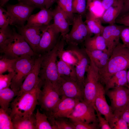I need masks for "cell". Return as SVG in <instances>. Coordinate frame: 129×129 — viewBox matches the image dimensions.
Instances as JSON below:
<instances>
[{
  "instance_id": "e0dca14e",
  "label": "cell",
  "mask_w": 129,
  "mask_h": 129,
  "mask_svg": "<svg viewBox=\"0 0 129 129\" xmlns=\"http://www.w3.org/2000/svg\"><path fill=\"white\" fill-rule=\"evenodd\" d=\"M125 26L115 24L104 26L101 35L105 39L108 53L110 55L114 49L120 43L121 33Z\"/></svg>"
},
{
  "instance_id": "9f6ffc18",
  "label": "cell",
  "mask_w": 129,
  "mask_h": 129,
  "mask_svg": "<svg viewBox=\"0 0 129 129\" xmlns=\"http://www.w3.org/2000/svg\"><path fill=\"white\" fill-rule=\"evenodd\" d=\"M128 13H129V12Z\"/></svg>"
},
{
  "instance_id": "d4e9b609",
  "label": "cell",
  "mask_w": 129,
  "mask_h": 129,
  "mask_svg": "<svg viewBox=\"0 0 129 129\" xmlns=\"http://www.w3.org/2000/svg\"><path fill=\"white\" fill-rule=\"evenodd\" d=\"M11 119L14 129H36V119L33 113L27 116L16 115Z\"/></svg>"
},
{
  "instance_id": "681fc988",
  "label": "cell",
  "mask_w": 129,
  "mask_h": 129,
  "mask_svg": "<svg viewBox=\"0 0 129 129\" xmlns=\"http://www.w3.org/2000/svg\"><path fill=\"white\" fill-rule=\"evenodd\" d=\"M57 0H45V8L49 9Z\"/></svg>"
},
{
  "instance_id": "7c38bea8",
  "label": "cell",
  "mask_w": 129,
  "mask_h": 129,
  "mask_svg": "<svg viewBox=\"0 0 129 129\" xmlns=\"http://www.w3.org/2000/svg\"><path fill=\"white\" fill-rule=\"evenodd\" d=\"M47 26L25 25L16 27L18 32L22 36L36 53L43 33Z\"/></svg>"
},
{
  "instance_id": "2e32d148",
  "label": "cell",
  "mask_w": 129,
  "mask_h": 129,
  "mask_svg": "<svg viewBox=\"0 0 129 129\" xmlns=\"http://www.w3.org/2000/svg\"><path fill=\"white\" fill-rule=\"evenodd\" d=\"M105 92L110 100V106L113 112H122L129 103L128 89L127 87H117Z\"/></svg>"
},
{
  "instance_id": "8992f818",
  "label": "cell",
  "mask_w": 129,
  "mask_h": 129,
  "mask_svg": "<svg viewBox=\"0 0 129 129\" xmlns=\"http://www.w3.org/2000/svg\"><path fill=\"white\" fill-rule=\"evenodd\" d=\"M35 56L26 55L17 58L14 66L15 74L10 85L15 91L18 93L24 80L32 69L36 58Z\"/></svg>"
},
{
  "instance_id": "9c48e42d",
  "label": "cell",
  "mask_w": 129,
  "mask_h": 129,
  "mask_svg": "<svg viewBox=\"0 0 129 129\" xmlns=\"http://www.w3.org/2000/svg\"><path fill=\"white\" fill-rule=\"evenodd\" d=\"M6 7L11 18L10 25L15 27L24 25L33 11L37 8L22 2L15 5H8Z\"/></svg>"
},
{
  "instance_id": "6da1fadb",
  "label": "cell",
  "mask_w": 129,
  "mask_h": 129,
  "mask_svg": "<svg viewBox=\"0 0 129 129\" xmlns=\"http://www.w3.org/2000/svg\"><path fill=\"white\" fill-rule=\"evenodd\" d=\"M129 68V48L119 43L114 49L108 63L99 70L100 81L104 86L115 74Z\"/></svg>"
},
{
  "instance_id": "4fadbf2b",
  "label": "cell",
  "mask_w": 129,
  "mask_h": 129,
  "mask_svg": "<svg viewBox=\"0 0 129 129\" xmlns=\"http://www.w3.org/2000/svg\"><path fill=\"white\" fill-rule=\"evenodd\" d=\"M95 111L94 105L84 101H79L68 118L87 124L98 123Z\"/></svg>"
},
{
  "instance_id": "9a60e30c",
  "label": "cell",
  "mask_w": 129,
  "mask_h": 129,
  "mask_svg": "<svg viewBox=\"0 0 129 129\" xmlns=\"http://www.w3.org/2000/svg\"><path fill=\"white\" fill-rule=\"evenodd\" d=\"M60 97L83 101V89L76 81L66 77H61L58 86Z\"/></svg>"
},
{
  "instance_id": "1f68e13d",
  "label": "cell",
  "mask_w": 129,
  "mask_h": 129,
  "mask_svg": "<svg viewBox=\"0 0 129 129\" xmlns=\"http://www.w3.org/2000/svg\"><path fill=\"white\" fill-rule=\"evenodd\" d=\"M48 120L54 129H75V127L67 118H53L48 117Z\"/></svg>"
},
{
  "instance_id": "d6a6232c",
  "label": "cell",
  "mask_w": 129,
  "mask_h": 129,
  "mask_svg": "<svg viewBox=\"0 0 129 129\" xmlns=\"http://www.w3.org/2000/svg\"><path fill=\"white\" fill-rule=\"evenodd\" d=\"M35 117L36 129H54L48 120L47 116L45 113H41L38 108L37 109Z\"/></svg>"
},
{
  "instance_id": "60d3db41",
  "label": "cell",
  "mask_w": 129,
  "mask_h": 129,
  "mask_svg": "<svg viewBox=\"0 0 129 129\" xmlns=\"http://www.w3.org/2000/svg\"><path fill=\"white\" fill-rule=\"evenodd\" d=\"M11 19L7 10L0 6V28L10 25Z\"/></svg>"
},
{
  "instance_id": "3957f363",
  "label": "cell",
  "mask_w": 129,
  "mask_h": 129,
  "mask_svg": "<svg viewBox=\"0 0 129 129\" xmlns=\"http://www.w3.org/2000/svg\"><path fill=\"white\" fill-rule=\"evenodd\" d=\"M13 29L12 37L0 45V53L4 54L3 57L12 59L26 55H37L22 36Z\"/></svg>"
},
{
  "instance_id": "7dc6e473",
  "label": "cell",
  "mask_w": 129,
  "mask_h": 129,
  "mask_svg": "<svg viewBox=\"0 0 129 129\" xmlns=\"http://www.w3.org/2000/svg\"><path fill=\"white\" fill-rule=\"evenodd\" d=\"M121 113L122 117L127 123L129 129V103Z\"/></svg>"
},
{
  "instance_id": "5bb4252c",
  "label": "cell",
  "mask_w": 129,
  "mask_h": 129,
  "mask_svg": "<svg viewBox=\"0 0 129 129\" xmlns=\"http://www.w3.org/2000/svg\"><path fill=\"white\" fill-rule=\"evenodd\" d=\"M44 54L37 55L32 69L24 80L17 95L31 91L43 81L39 76L41 65Z\"/></svg>"
},
{
  "instance_id": "ee69618b",
  "label": "cell",
  "mask_w": 129,
  "mask_h": 129,
  "mask_svg": "<svg viewBox=\"0 0 129 129\" xmlns=\"http://www.w3.org/2000/svg\"><path fill=\"white\" fill-rule=\"evenodd\" d=\"M120 38L124 45H126L129 43V27L125 26L123 28L121 33Z\"/></svg>"
},
{
  "instance_id": "277c9868",
  "label": "cell",
  "mask_w": 129,
  "mask_h": 129,
  "mask_svg": "<svg viewBox=\"0 0 129 129\" xmlns=\"http://www.w3.org/2000/svg\"><path fill=\"white\" fill-rule=\"evenodd\" d=\"M61 38V37L51 50L45 54L41 63L39 74V77L43 81H49L58 87L60 77L57 70V58Z\"/></svg>"
},
{
  "instance_id": "11a10c76",
  "label": "cell",
  "mask_w": 129,
  "mask_h": 129,
  "mask_svg": "<svg viewBox=\"0 0 129 129\" xmlns=\"http://www.w3.org/2000/svg\"><path fill=\"white\" fill-rule=\"evenodd\" d=\"M128 94H129V88H128Z\"/></svg>"
},
{
  "instance_id": "f5cc1de1",
  "label": "cell",
  "mask_w": 129,
  "mask_h": 129,
  "mask_svg": "<svg viewBox=\"0 0 129 129\" xmlns=\"http://www.w3.org/2000/svg\"><path fill=\"white\" fill-rule=\"evenodd\" d=\"M88 0V1H95V0H99V1H102V0Z\"/></svg>"
},
{
  "instance_id": "b9f144b4",
  "label": "cell",
  "mask_w": 129,
  "mask_h": 129,
  "mask_svg": "<svg viewBox=\"0 0 129 129\" xmlns=\"http://www.w3.org/2000/svg\"><path fill=\"white\" fill-rule=\"evenodd\" d=\"M95 108V107H94ZM97 117L98 125L99 129H112L108 121L105 118H103L101 114L95 108Z\"/></svg>"
},
{
  "instance_id": "ba28073f",
  "label": "cell",
  "mask_w": 129,
  "mask_h": 129,
  "mask_svg": "<svg viewBox=\"0 0 129 129\" xmlns=\"http://www.w3.org/2000/svg\"><path fill=\"white\" fill-rule=\"evenodd\" d=\"M90 60V63L86 72L85 79L83 101L94 106V101L97 86L100 82L99 69L92 61Z\"/></svg>"
},
{
  "instance_id": "83f0119b",
  "label": "cell",
  "mask_w": 129,
  "mask_h": 129,
  "mask_svg": "<svg viewBox=\"0 0 129 129\" xmlns=\"http://www.w3.org/2000/svg\"><path fill=\"white\" fill-rule=\"evenodd\" d=\"M65 41L61 37V43L58 51V57L64 62L74 67L78 61L77 59L74 54L68 48L64 49Z\"/></svg>"
},
{
  "instance_id": "f546056e",
  "label": "cell",
  "mask_w": 129,
  "mask_h": 129,
  "mask_svg": "<svg viewBox=\"0 0 129 129\" xmlns=\"http://www.w3.org/2000/svg\"><path fill=\"white\" fill-rule=\"evenodd\" d=\"M58 73L60 77H69L76 81L75 67L59 59L57 62Z\"/></svg>"
},
{
  "instance_id": "f907efd6",
  "label": "cell",
  "mask_w": 129,
  "mask_h": 129,
  "mask_svg": "<svg viewBox=\"0 0 129 129\" xmlns=\"http://www.w3.org/2000/svg\"><path fill=\"white\" fill-rule=\"evenodd\" d=\"M10 0H0V6L3 7ZM19 2H21L22 0H17Z\"/></svg>"
},
{
  "instance_id": "db71d44e",
  "label": "cell",
  "mask_w": 129,
  "mask_h": 129,
  "mask_svg": "<svg viewBox=\"0 0 129 129\" xmlns=\"http://www.w3.org/2000/svg\"><path fill=\"white\" fill-rule=\"evenodd\" d=\"M125 46H126L128 47V48H129V43L128 44Z\"/></svg>"
},
{
  "instance_id": "5b68a950",
  "label": "cell",
  "mask_w": 129,
  "mask_h": 129,
  "mask_svg": "<svg viewBox=\"0 0 129 129\" xmlns=\"http://www.w3.org/2000/svg\"><path fill=\"white\" fill-rule=\"evenodd\" d=\"M42 89L38 97V105L41 109L49 115L54 109L60 98L58 87L49 81H43Z\"/></svg>"
},
{
  "instance_id": "816d5d0a",
  "label": "cell",
  "mask_w": 129,
  "mask_h": 129,
  "mask_svg": "<svg viewBox=\"0 0 129 129\" xmlns=\"http://www.w3.org/2000/svg\"><path fill=\"white\" fill-rule=\"evenodd\" d=\"M128 69V70L127 71V78L128 81V88H129V68Z\"/></svg>"
},
{
  "instance_id": "d590c367",
  "label": "cell",
  "mask_w": 129,
  "mask_h": 129,
  "mask_svg": "<svg viewBox=\"0 0 129 129\" xmlns=\"http://www.w3.org/2000/svg\"><path fill=\"white\" fill-rule=\"evenodd\" d=\"M0 129H14L9 114L1 108L0 109Z\"/></svg>"
},
{
  "instance_id": "52a82bcc",
  "label": "cell",
  "mask_w": 129,
  "mask_h": 129,
  "mask_svg": "<svg viewBox=\"0 0 129 129\" xmlns=\"http://www.w3.org/2000/svg\"><path fill=\"white\" fill-rule=\"evenodd\" d=\"M71 30L64 38L69 46H78L92 34L83 21L81 15H74Z\"/></svg>"
},
{
  "instance_id": "e575fe53",
  "label": "cell",
  "mask_w": 129,
  "mask_h": 129,
  "mask_svg": "<svg viewBox=\"0 0 129 129\" xmlns=\"http://www.w3.org/2000/svg\"><path fill=\"white\" fill-rule=\"evenodd\" d=\"M17 58L10 59L2 57L0 60V74L6 71L14 72V66Z\"/></svg>"
},
{
  "instance_id": "7bdbcfd3",
  "label": "cell",
  "mask_w": 129,
  "mask_h": 129,
  "mask_svg": "<svg viewBox=\"0 0 129 129\" xmlns=\"http://www.w3.org/2000/svg\"><path fill=\"white\" fill-rule=\"evenodd\" d=\"M21 2L35 6L40 9L45 7V0H22Z\"/></svg>"
},
{
  "instance_id": "ac0fdd59",
  "label": "cell",
  "mask_w": 129,
  "mask_h": 129,
  "mask_svg": "<svg viewBox=\"0 0 129 129\" xmlns=\"http://www.w3.org/2000/svg\"><path fill=\"white\" fill-rule=\"evenodd\" d=\"M79 101H80L77 99L61 97L53 110L47 115L48 117L53 118H68Z\"/></svg>"
},
{
  "instance_id": "8d00e7d4",
  "label": "cell",
  "mask_w": 129,
  "mask_h": 129,
  "mask_svg": "<svg viewBox=\"0 0 129 129\" xmlns=\"http://www.w3.org/2000/svg\"><path fill=\"white\" fill-rule=\"evenodd\" d=\"M86 0H73L72 7L74 14H77L82 16L86 14Z\"/></svg>"
},
{
  "instance_id": "ffe728a7",
  "label": "cell",
  "mask_w": 129,
  "mask_h": 129,
  "mask_svg": "<svg viewBox=\"0 0 129 129\" xmlns=\"http://www.w3.org/2000/svg\"><path fill=\"white\" fill-rule=\"evenodd\" d=\"M53 24L59 31L61 37L64 38L70 32L69 26L72 24L66 14L58 5L53 10Z\"/></svg>"
},
{
  "instance_id": "f6af8a7d",
  "label": "cell",
  "mask_w": 129,
  "mask_h": 129,
  "mask_svg": "<svg viewBox=\"0 0 129 129\" xmlns=\"http://www.w3.org/2000/svg\"><path fill=\"white\" fill-rule=\"evenodd\" d=\"M115 22L125 26L129 27V13L118 17L116 19Z\"/></svg>"
},
{
  "instance_id": "4316f807",
  "label": "cell",
  "mask_w": 129,
  "mask_h": 129,
  "mask_svg": "<svg viewBox=\"0 0 129 129\" xmlns=\"http://www.w3.org/2000/svg\"><path fill=\"white\" fill-rule=\"evenodd\" d=\"M84 49L89 59L99 70L106 65L110 56L108 52L99 50L89 51Z\"/></svg>"
},
{
  "instance_id": "7402d4cb",
  "label": "cell",
  "mask_w": 129,
  "mask_h": 129,
  "mask_svg": "<svg viewBox=\"0 0 129 129\" xmlns=\"http://www.w3.org/2000/svg\"><path fill=\"white\" fill-rule=\"evenodd\" d=\"M124 0H120L105 11L99 18L102 23L113 24L119 16L123 7Z\"/></svg>"
},
{
  "instance_id": "f35d334b",
  "label": "cell",
  "mask_w": 129,
  "mask_h": 129,
  "mask_svg": "<svg viewBox=\"0 0 129 129\" xmlns=\"http://www.w3.org/2000/svg\"><path fill=\"white\" fill-rule=\"evenodd\" d=\"M15 74L14 71L4 75L0 74V90L9 88L10 86Z\"/></svg>"
},
{
  "instance_id": "836d02e7",
  "label": "cell",
  "mask_w": 129,
  "mask_h": 129,
  "mask_svg": "<svg viewBox=\"0 0 129 129\" xmlns=\"http://www.w3.org/2000/svg\"><path fill=\"white\" fill-rule=\"evenodd\" d=\"M73 0H57L56 2L58 5L66 14L72 23L74 15L73 11Z\"/></svg>"
},
{
  "instance_id": "7a4b0ae2",
  "label": "cell",
  "mask_w": 129,
  "mask_h": 129,
  "mask_svg": "<svg viewBox=\"0 0 129 129\" xmlns=\"http://www.w3.org/2000/svg\"><path fill=\"white\" fill-rule=\"evenodd\" d=\"M43 84V81L31 91L16 97L10 104L9 114L11 118L16 115L27 116L33 114L38 105V94Z\"/></svg>"
},
{
  "instance_id": "4dcf8cb0",
  "label": "cell",
  "mask_w": 129,
  "mask_h": 129,
  "mask_svg": "<svg viewBox=\"0 0 129 129\" xmlns=\"http://www.w3.org/2000/svg\"><path fill=\"white\" fill-rule=\"evenodd\" d=\"M121 112H113V114L108 121L112 129H129L128 124L121 116Z\"/></svg>"
},
{
  "instance_id": "c3c4849f",
  "label": "cell",
  "mask_w": 129,
  "mask_h": 129,
  "mask_svg": "<svg viewBox=\"0 0 129 129\" xmlns=\"http://www.w3.org/2000/svg\"><path fill=\"white\" fill-rule=\"evenodd\" d=\"M129 12V0H124L123 7L119 16L123 15Z\"/></svg>"
},
{
  "instance_id": "484cf974",
  "label": "cell",
  "mask_w": 129,
  "mask_h": 129,
  "mask_svg": "<svg viewBox=\"0 0 129 129\" xmlns=\"http://www.w3.org/2000/svg\"><path fill=\"white\" fill-rule=\"evenodd\" d=\"M84 48L88 51L101 50L108 52L105 39L101 35H94L87 38L84 42Z\"/></svg>"
},
{
  "instance_id": "bcb514c9",
  "label": "cell",
  "mask_w": 129,
  "mask_h": 129,
  "mask_svg": "<svg viewBox=\"0 0 129 129\" xmlns=\"http://www.w3.org/2000/svg\"><path fill=\"white\" fill-rule=\"evenodd\" d=\"M120 0H102L101 2L102 6L105 11L109 7L116 3Z\"/></svg>"
},
{
  "instance_id": "ab89813d",
  "label": "cell",
  "mask_w": 129,
  "mask_h": 129,
  "mask_svg": "<svg viewBox=\"0 0 129 129\" xmlns=\"http://www.w3.org/2000/svg\"><path fill=\"white\" fill-rule=\"evenodd\" d=\"M13 33V28H11L9 25L0 28V45L10 38Z\"/></svg>"
},
{
  "instance_id": "603a6c76",
  "label": "cell",
  "mask_w": 129,
  "mask_h": 129,
  "mask_svg": "<svg viewBox=\"0 0 129 129\" xmlns=\"http://www.w3.org/2000/svg\"><path fill=\"white\" fill-rule=\"evenodd\" d=\"M127 73V70H125L118 72L113 75L104 86L105 91L119 87H128Z\"/></svg>"
},
{
  "instance_id": "44dd1931",
  "label": "cell",
  "mask_w": 129,
  "mask_h": 129,
  "mask_svg": "<svg viewBox=\"0 0 129 129\" xmlns=\"http://www.w3.org/2000/svg\"><path fill=\"white\" fill-rule=\"evenodd\" d=\"M53 18V10L45 7L40 9L37 13L31 14L26 25L30 26H48Z\"/></svg>"
},
{
  "instance_id": "8fae6325",
  "label": "cell",
  "mask_w": 129,
  "mask_h": 129,
  "mask_svg": "<svg viewBox=\"0 0 129 129\" xmlns=\"http://www.w3.org/2000/svg\"><path fill=\"white\" fill-rule=\"evenodd\" d=\"M68 48L74 54L77 59V62L75 66L76 81L84 90L85 74L90 63L89 58L84 49L80 48L78 46H69Z\"/></svg>"
},
{
  "instance_id": "cb8c5ba5",
  "label": "cell",
  "mask_w": 129,
  "mask_h": 129,
  "mask_svg": "<svg viewBox=\"0 0 129 129\" xmlns=\"http://www.w3.org/2000/svg\"><path fill=\"white\" fill-rule=\"evenodd\" d=\"M85 23L90 31L94 35H101L104 26L99 18L92 11L89 10L86 14Z\"/></svg>"
},
{
  "instance_id": "d6986e66",
  "label": "cell",
  "mask_w": 129,
  "mask_h": 129,
  "mask_svg": "<svg viewBox=\"0 0 129 129\" xmlns=\"http://www.w3.org/2000/svg\"><path fill=\"white\" fill-rule=\"evenodd\" d=\"M106 92L104 86L100 82L94 101V107L108 122L113 116V112L108 104L105 97Z\"/></svg>"
},
{
  "instance_id": "30bf717a",
  "label": "cell",
  "mask_w": 129,
  "mask_h": 129,
  "mask_svg": "<svg viewBox=\"0 0 129 129\" xmlns=\"http://www.w3.org/2000/svg\"><path fill=\"white\" fill-rule=\"evenodd\" d=\"M61 36L58 29L53 24L47 26L43 33L36 53L45 54L55 46Z\"/></svg>"
},
{
  "instance_id": "74e56055",
  "label": "cell",
  "mask_w": 129,
  "mask_h": 129,
  "mask_svg": "<svg viewBox=\"0 0 129 129\" xmlns=\"http://www.w3.org/2000/svg\"><path fill=\"white\" fill-rule=\"evenodd\" d=\"M75 129H99L98 123L87 124L82 121L69 118Z\"/></svg>"
},
{
  "instance_id": "f1b7e54d",
  "label": "cell",
  "mask_w": 129,
  "mask_h": 129,
  "mask_svg": "<svg viewBox=\"0 0 129 129\" xmlns=\"http://www.w3.org/2000/svg\"><path fill=\"white\" fill-rule=\"evenodd\" d=\"M18 93L9 87L0 90V105L1 108L9 114L11 102L18 95Z\"/></svg>"
}]
</instances>
